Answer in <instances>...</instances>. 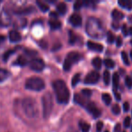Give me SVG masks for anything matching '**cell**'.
I'll list each match as a JSON object with an SVG mask.
<instances>
[{
	"label": "cell",
	"mask_w": 132,
	"mask_h": 132,
	"mask_svg": "<svg viewBox=\"0 0 132 132\" xmlns=\"http://www.w3.org/2000/svg\"><path fill=\"white\" fill-rule=\"evenodd\" d=\"M52 87L56 94L57 101L59 104H67L69 101L70 92L64 81L56 80L52 82Z\"/></svg>",
	"instance_id": "6da1fadb"
},
{
	"label": "cell",
	"mask_w": 132,
	"mask_h": 132,
	"mask_svg": "<svg viewBox=\"0 0 132 132\" xmlns=\"http://www.w3.org/2000/svg\"><path fill=\"white\" fill-rule=\"evenodd\" d=\"M86 32L90 36L94 38H103L104 31L102 26L101 22L94 17H91L87 20L86 23Z\"/></svg>",
	"instance_id": "7a4b0ae2"
},
{
	"label": "cell",
	"mask_w": 132,
	"mask_h": 132,
	"mask_svg": "<svg viewBox=\"0 0 132 132\" xmlns=\"http://www.w3.org/2000/svg\"><path fill=\"white\" fill-rule=\"evenodd\" d=\"M22 108L28 118L34 119L38 116V105L32 98H24L22 101Z\"/></svg>",
	"instance_id": "3957f363"
},
{
	"label": "cell",
	"mask_w": 132,
	"mask_h": 132,
	"mask_svg": "<svg viewBox=\"0 0 132 132\" xmlns=\"http://www.w3.org/2000/svg\"><path fill=\"white\" fill-rule=\"evenodd\" d=\"M25 89L33 92H40L45 88V82L40 77L31 76L25 81Z\"/></svg>",
	"instance_id": "277c9868"
},
{
	"label": "cell",
	"mask_w": 132,
	"mask_h": 132,
	"mask_svg": "<svg viewBox=\"0 0 132 132\" xmlns=\"http://www.w3.org/2000/svg\"><path fill=\"white\" fill-rule=\"evenodd\" d=\"M42 113L45 119H48L50 115L51 114L53 108V99L52 95L50 92H46L42 98Z\"/></svg>",
	"instance_id": "5b68a950"
},
{
	"label": "cell",
	"mask_w": 132,
	"mask_h": 132,
	"mask_svg": "<svg viewBox=\"0 0 132 132\" xmlns=\"http://www.w3.org/2000/svg\"><path fill=\"white\" fill-rule=\"evenodd\" d=\"M82 59V55L80 53H77V52H70L69 53H68L66 59L64 61V64H63V69L66 72L71 69L72 65L76 62H78L80 60Z\"/></svg>",
	"instance_id": "8992f818"
},
{
	"label": "cell",
	"mask_w": 132,
	"mask_h": 132,
	"mask_svg": "<svg viewBox=\"0 0 132 132\" xmlns=\"http://www.w3.org/2000/svg\"><path fill=\"white\" fill-rule=\"evenodd\" d=\"M44 67H45V62L40 58H32L30 62V68L34 72H42Z\"/></svg>",
	"instance_id": "52a82bcc"
},
{
	"label": "cell",
	"mask_w": 132,
	"mask_h": 132,
	"mask_svg": "<svg viewBox=\"0 0 132 132\" xmlns=\"http://www.w3.org/2000/svg\"><path fill=\"white\" fill-rule=\"evenodd\" d=\"M100 79V74L96 71H92L86 75L85 79V83L86 84H94V83L98 82Z\"/></svg>",
	"instance_id": "ba28073f"
},
{
	"label": "cell",
	"mask_w": 132,
	"mask_h": 132,
	"mask_svg": "<svg viewBox=\"0 0 132 132\" xmlns=\"http://www.w3.org/2000/svg\"><path fill=\"white\" fill-rule=\"evenodd\" d=\"M85 109H87V111L89 113H91L94 116V118L96 119L101 116V110L96 107L95 103H94V102H91V101L87 102V104L85 105Z\"/></svg>",
	"instance_id": "9c48e42d"
},
{
	"label": "cell",
	"mask_w": 132,
	"mask_h": 132,
	"mask_svg": "<svg viewBox=\"0 0 132 132\" xmlns=\"http://www.w3.org/2000/svg\"><path fill=\"white\" fill-rule=\"evenodd\" d=\"M69 23L71 24L73 26L78 27L82 25V17L77 14H73L69 17Z\"/></svg>",
	"instance_id": "30bf717a"
},
{
	"label": "cell",
	"mask_w": 132,
	"mask_h": 132,
	"mask_svg": "<svg viewBox=\"0 0 132 132\" xmlns=\"http://www.w3.org/2000/svg\"><path fill=\"white\" fill-rule=\"evenodd\" d=\"M9 40L13 43H18L22 40V35L18 31L11 30L9 32Z\"/></svg>",
	"instance_id": "8fae6325"
},
{
	"label": "cell",
	"mask_w": 132,
	"mask_h": 132,
	"mask_svg": "<svg viewBox=\"0 0 132 132\" xmlns=\"http://www.w3.org/2000/svg\"><path fill=\"white\" fill-rule=\"evenodd\" d=\"M87 47H88L90 50H93V51H95V52H99V53H101V52L103 51V46L102 45V44L92 42V41H88V42H87Z\"/></svg>",
	"instance_id": "7c38bea8"
},
{
	"label": "cell",
	"mask_w": 132,
	"mask_h": 132,
	"mask_svg": "<svg viewBox=\"0 0 132 132\" xmlns=\"http://www.w3.org/2000/svg\"><path fill=\"white\" fill-rule=\"evenodd\" d=\"M74 101L80 106H83V107L84 106L85 107V105L87 104L86 99H85L84 96H82L81 94H78V93L75 94V96H74Z\"/></svg>",
	"instance_id": "4fadbf2b"
},
{
	"label": "cell",
	"mask_w": 132,
	"mask_h": 132,
	"mask_svg": "<svg viewBox=\"0 0 132 132\" xmlns=\"http://www.w3.org/2000/svg\"><path fill=\"white\" fill-rule=\"evenodd\" d=\"M111 16L112 18L115 20V21H119V20H121L124 18V14L120 11L117 10V9H114V10L111 12Z\"/></svg>",
	"instance_id": "5bb4252c"
},
{
	"label": "cell",
	"mask_w": 132,
	"mask_h": 132,
	"mask_svg": "<svg viewBox=\"0 0 132 132\" xmlns=\"http://www.w3.org/2000/svg\"><path fill=\"white\" fill-rule=\"evenodd\" d=\"M49 25L52 30H57L61 27V22L57 19H51L49 21Z\"/></svg>",
	"instance_id": "9a60e30c"
},
{
	"label": "cell",
	"mask_w": 132,
	"mask_h": 132,
	"mask_svg": "<svg viewBox=\"0 0 132 132\" xmlns=\"http://www.w3.org/2000/svg\"><path fill=\"white\" fill-rule=\"evenodd\" d=\"M10 76V72L5 69H0V82L4 81Z\"/></svg>",
	"instance_id": "2e32d148"
},
{
	"label": "cell",
	"mask_w": 132,
	"mask_h": 132,
	"mask_svg": "<svg viewBox=\"0 0 132 132\" xmlns=\"http://www.w3.org/2000/svg\"><path fill=\"white\" fill-rule=\"evenodd\" d=\"M28 64L26 58H24L23 56H19L16 59L15 62H14V65H19V66H25Z\"/></svg>",
	"instance_id": "e0dca14e"
},
{
	"label": "cell",
	"mask_w": 132,
	"mask_h": 132,
	"mask_svg": "<svg viewBox=\"0 0 132 132\" xmlns=\"http://www.w3.org/2000/svg\"><path fill=\"white\" fill-rule=\"evenodd\" d=\"M34 11V8L32 6H29V7H24L23 9H19V10L15 11V13L17 15H27L31 12H33Z\"/></svg>",
	"instance_id": "ac0fdd59"
},
{
	"label": "cell",
	"mask_w": 132,
	"mask_h": 132,
	"mask_svg": "<svg viewBox=\"0 0 132 132\" xmlns=\"http://www.w3.org/2000/svg\"><path fill=\"white\" fill-rule=\"evenodd\" d=\"M57 10L60 15H64V14H66L67 10H68V7H67L66 4L61 2V3H59V5H57Z\"/></svg>",
	"instance_id": "d6986e66"
},
{
	"label": "cell",
	"mask_w": 132,
	"mask_h": 132,
	"mask_svg": "<svg viewBox=\"0 0 132 132\" xmlns=\"http://www.w3.org/2000/svg\"><path fill=\"white\" fill-rule=\"evenodd\" d=\"M79 127L82 132H89V130H90V125L85 121H83V120L79 121Z\"/></svg>",
	"instance_id": "ffe728a7"
},
{
	"label": "cell",
	"mask_w": 132,
	"mask_h": 132,
	"mask_svg": "<svg viewBox=\"0 0 132 132\" xmlns=\"http://www.w3.org/2000/svg\"><path fill=\"white\" fill-rule=\"evenodd\" d=\"M17 49L18 48H13V49H10V50H8V51H6L3 55V60L5 61V62H6V61L9 59V57H10L13 53H14L16 51H17Z\"/></svg>",
	"instance_id": "44dd1931"
},
{
	"label": "cell",
	"mask_w": 132,
	"mask_h": 132,
	"mask_svg": "<svg viewBox=\"0 0 132 132\" xmlns=\"http://www.w3.org/2000/svg\"><path fill=\"white\" fill-rule=\"evenodd\" d=\"M92 64H93V65H94V68H96V69L99 70V69H101L103 62H102V60H101L100 57H94V60L92 61Z\"/></svg>",
	"instance_id": "7402d4cb"
},
{
	"label": "cell",
	"mask_w": 132,
	"mask_h": 132,
	"mask_svg": "<svg viewBox=\"0 0 132 132\" xmlns=\"http://www.w3.org/2000/svg\"><path fill=\"white\" fill-rule=\"evenodd\" d=\"M119 81H120V76L117 72H114L112 75V84H113V87L114 89L116 90L119 86Z\"/></svg>",
	"instance_id": "603a6c76"
},
{
	"label": "cell",
	"mask_w": 132,
	"mask_h": 132,
	"mask_svg": "<svg viewBox=\"0 0 132 132\" xmlns=\"http://www.w3.org/2000/svg\"><path fill=\"white\" fill-rule=\"evenodd\" d=\"M37 5L39 6V8L40 9V10L42 11V12H47L48 10H49V5H46V4H44V2H40V1H37L36 2Z\"/></svg>",
	"instance_id": "cb8c5ba5"
},
{
	"label": "cell",
	"mask_w": 132,
	"mask_h": 132,
	"mask_svg": "<svg viewBox=\"0 0 132 132\" xmlns=\"http://www.w3.org/2000/svg\"><path fill=\"white\" fill-rule=\"evenodd\" d=\"M103 81H104L105 85L110 84V81H111V74H110L109 71H104V72H103Z\"/></svg>",
	"instance_id": "d4e9b609"
},
{
	"label": "cell",
	"mask_w": 132,
	"mask_h": 132,
	"mask_svg": "<svg viewBox=\"0 0 132 132\" xmlns=\"http://www.w3.org/2000/svg\"><path fill=\"white\" fill-rule=\"evenodd\" d=\"M103 64H104V65L109 69H112V68H114V66H115V62H113L111 59H109V58L104 59Z\"/></svg>",
	"instance_id": "484cf974"
},
{
	"label": "cell",
	"mask_w": 132,
	"mask_h": 132,
	"mask_svg": "<svg viewBox=\"0 0 132 132\" xmlns=\"http://www.w3.org/2000/svg\"><path fill=\"white\" fill-rule=\"evenodd\" d=\"M102 99H103V101L104 102L106 105H110V104H111V95H110V94L103 93V95H102Z\"/></svg>",
	"instance_id": "4316f807"
},
{
	"label": "cell",
	"mask_w": 132,
	"mask_h": 132,
	"mask_svg": "<svg viewBox=\"0 0 132 132\" xmlns=\"http://www.w3.org/2000/svg\"><path fill=\"white\" fill-rule=\"evenodd\" d=\"M68 33H69V44H74L76 42H77V34H76L73 31H69Z\"/></svg>",
	"instance_id": "83f0119b"
},
{
	"label": "cell",
	"mask_w": 132,
	"mask_h": 132,
	"mask_svg": "<svg viewBox=\"0 0 132 132\" xmlns=\"http://www.w3.org/2000/svg\"><path fill=\"white\" fill-rule=\"evenodd\" d=\"M80 77H81V74L80 73H77V74H75L74 75V77L72 78V86L73 87H75V86H77V84L79 82V81H80Z\"/></svg>",
	"instance_id": "f1b7e54d"
},
{
	"label": "cell",
	"mask_w": 132,
	"mask_h": 132,
	"mask_svg": "<svg viewBox=\"0 0 132 132\" xmlns=\"http://www.w3.org/2000/svg\"><path fill=\"white\" fill-rule=\"evenodd\" d=\"M115 41V34L112 32L109 31L107 32V42L109 44H112L113 42Z\"/></svg>",
	"instance_id": "f546056e"
},
{
	"label": "cell",
	"mask_w": 132,
	"mask_h": 132,
	"mask_svg": "<svg viewBox=\"0 0 132 132\" xmlns=\"http://www.w3.org/2000/svg\"><path fill=\"white\" fill-rule=\"evenodd\" d=\"M81 93H82V96H84V97L90 98L91 96H92V91L88 90V89H84V90H82Z\"/></svg>",
	"instance_id": "4dcf8cb0"
},
{
	"label": "cell",
	"mask_w": 132,
	"mask_h": 132,
	"mask_svg": "<svg viewBox=\"0 0 132 132\" xmlns=\"http://www.w3.org/2000/svg\"><path fill=\"white\" fill-rule=\"evenodd\" d=\"M111 111H112L113 114L115 115H119L120 113V108L118 104H114L112 106V109H111Z\"/></svg>",
	"instance_id": "1f68e13d"
},
{
	"label": "cell",
	"mask_w": 132,
	"mask_h": 132,
	"mask_svg": "<svg viewBox=\"0 0 132 132\" xmlns=\"http://www.w3.org/2000/svg\"><path fill=\"white\" fill-rule=\"evenodd\" d=\"M121 57H122V60H123L124 64H125L126 65H129V57H128V54L126 53V52H122V53H121Z\"/></svg>",
	"instance_id": "d6a6232c"
},
{
	"label": "cell",
	"mask_w": 132,
	"mask_h": 132,
	"mask_svg": "<svg viewBox=\"0 0 132 132\" xmlns=\"http://www.w3.org/2000/svg\"><path fill=\"white\" fill-rule=\"evenodd\" d=\"M125 84L128 88H132V78L129 77V76H127L125 78Z\"/></svg>",
	"instance_id": "836d02e7"
},
{
	"label": "cell",
	"mask_w": 132,
	"mask_h": 132,
	"mask_svg": "<svg viewBox=\"0 0 132 132\" xmlns=\"http://www.w3.org/2000/svg\"><path fill=\"white\" fill-rule=\"evenodd\" d=\"M82 6H83V2L82 1H77L74 4V9L75 10H79Z\"/></svg>",
	"instance_id": "e575fe53"
},
{
	"label": "cell",
	"mask_w": 132,
	"mask_h": 132,
	"mask_svg": "<svg viewBox=\"0 0 132 132\" xmlns=\"http://www.w3.org/2000/svg\"><path fill=\"white\" fill-rule=\"evenodd\" d=\"M103 128V123L102 121H98L96 124V132H102Z\"/></svg>",
	"instance_id": "d590c367"
},
{
	"label": "cell",
	"mask_w": 132,
	"mask_h": 132,
	"mask_svg": "<svg viewBox=\"0 0 132 132\" xmlns=\"http://www.w3.org/2000/svg\"><path fill=\"white\" fill-rule=\"evenodd\" d=\"M123 123H124V127H125V128H129V126H130V123H131V119L129 118V117H127V118H125Z\"/></svg>",
	"instance_id": "8d00e7d4"
},
{
	"label": "cell",
	"mask_w": 132,
	"mask_h": 132,
	"mask_svg": "<svg viewBox=\"0 0 132 132\" xmlns=\"http://www.w3.org/2000/svg\"><path fill=\"white\" fill-rule=\"evenodd\" d=\"M25 53L30 56H34V55L37 54V52L34 51V50H30V49H25Z\"/></svg>",
	"instance_id": "74e56055"
},
{
	"label": "cell",
	"mask_w": 132,
	"mask_h": 132,
	"mask_svg": "<svg viewBox=\"0 0 132 132\" xmlns=\"http://www.w3.org/2000/svg\"><path fill=\"white\" fill-rule=\"evenodd\" d=\"M121 31H122V33H123V34L125 35V36L129 35V29H128V27H127V25H122Z\"/></svg>",
	"instance_id": "f35d334b"
},
{
	"label": "cell",
	"mask_w": 132,
	"mask_h": 132,
	"mask_svg": "<svg viewBox=\"0 0 132 132\" xmlns=\"http://www.w3.org/2000/svg\"><path fill=\"white\" fill-rule=\"evenodd\" d=\"M111 27H112L114 30H118V29L120 28V24H119V22H117V21L112 22V24H111Z\"/></svg>",
	"instance_id": "ab89813d"
},
{
	"label": "cell",
	"mask_w": 132,
	"mask_h": 132,
	"mask_svg": "<svg viewBox=\"0 0 132 132\" xmlns=\"http://www.w3.org/2000/svg\"><path fill=\"white\" fill-rule=\"evenodd\" d=\"M116 45L117 47H120V46L122 45V38L121 36H118L116 39Z\"/></svg>",
	"instance_id": "60d3db41"
},
{
	"label": "cell",
	"mask_w": 132,
	"mask_h": 132,
	"mask_svg": "<svg viewBox=\"0 0 132 132\" xmlns=\"http://www.w3.org/2000/svg\"><path fill=\"white\" fill-rule=\"evenodd\" d=\"M127 3H128V1H126V0H120V1L118 2L119 5H120V6L123 7V8H126V6H127Z\"/></svg>",
	"instance_id": "b9f144b4"
},
{
	"label": "cell",
	"mask_w": 132,
	"mask_h": 132,
	"mask_svg": "<svg viewBox=\"0 0 132 132\" xmlns=\"http://www.w3.org/2000/svg\"><path fill=\"white\" fill-rule=\"evenodd\" d=\"M123 110L125 111V112H127V111L129 110V102H124V104H123Z\"/></svg>",
	"instance_id": "7bdbcfd3"
},
{
	"label": "cell",
	"mask_w": 132,
	"mask_h": 132,
	"mask_svg": "<svg viewBox=\"0 0 132 132\" xmlns=\"http://www.w3.org/2000/svg\"><path fill=\"white\" fill-rule=\"evenodd\" d=\"M120 129H121V126H120V123H117L116 126L114 128V132H120Z\"/></svg>",
	"instance_id": "ee69618b"
},
{
	"label": "cell",
	"mask_w": 132,
	"mask_h": 132,
	"mask_svg": "<svg viewBox=\"0 0 132 132\" xmlns=\"http://www.w3.org/2000/svg\"><path fill=\"white\" fill-rule=\"evenodd\" d=\"M114 95H115V98H116V100H118V101H120V100H121V96H120V94H119L116 91H114Z\"/></svg>",
	"instance_id": "f6af8a7d"
},
{
	"label": "cell",
	"mask_w": 132,
	"mask_h": 132,
	"mask_svg": "<svg viewBox=\"0 0 132 132\" xmlns=\"http://www.w3.org/2000/svg\"><path fill=\"white\" fill-rule=\"evenodd\" d=\"M51 19H57V14L56 12H51Z\"/></svg>",
	"instance_id": "bcb514c9"
},
{
	"label": "cell",
	"mask_w": 132,
	"mask_h": 132,
	"mask_svg": "<svg viewBox=\"0 0 132 132\" xmlns=\"http://www.w3.org/2000/svg\"><path fill=\"white\" fill-rule=\"evenodd\" d=\"M126 8H127L128 10H131V9H132V2L131 1H128Z\"/></svg>",
	"instance_id": "7dc6e473"
},
{
	"label": "cell",
	"mask_w": 132,
	"mask_h": 132,
	"mask_svg": "<svg viewBox=\"0 0 132 132\" xmlns=\"http://www.w3.org/2000/svg\"><path fill=\"white\" fill-rule=\"evenodd\" d=\"M5 36H4V35H0V44H2L3 42H5Z\"/></svg>",
	"instance_id": "c3c4849f"
},
{
	"label": "cell",
	"mask_w": 132,
	"mask_h": 132,
	"mask_svg": "<svg viewBox=\"0 0 132 132\" xmlns=\"http://www.w3.org/2000/svg\"><path fill=\"white\" fill-rule=\"evenodd\" d=\"M61 47V45H60V44H57V46H54V47H53V51H57V49H59V48H60Z\"/></svg>",
	"instance_id": "681fc988"
},
{
	"label": "cell",
	"mask_w": 132,
	"mask_h": 132,
	"mask_svg": "<svg viewBox=\"0 0 132 132\" xmlns=\"http://www.w3.org/2000/svg\"><path fill=\"white\" fill-rule=\"evenodd\" d=\"M129 34H131L132 35V27H130V28L129 29Z\"/></svg>",
	"instance_id": "f907efd6"
},
{
	"label": "cell",
	"mask_w": 132,
	"mask_h": 132,
	"mask_svg": "<svg viewBox=\"0 0 132 132\" xmlns=\"http://www.w3.org/2000/svg\"><path fill=\"white\" fill-rule=\"evenodd\" d=\"M130 56H131V59H132V50H131V52H130Z\"/></svg>",
	"instance_id": "816d5d0a"
},
{
	"label": "cell",
	"mask_w": 132,
	"mask_h": 132,
	"mask_svg": "<svg viewBox=\"0 0 132 132\" xmlns=\"http://www.w3.org/2000/svg\"><path fill=\"white\" fill-rule=\"evenodd\" d=\"M130 43H131V44H132V40H131V41H130Z\"/></svg>",
	"instance_id": "f5cc1de1"
},
{
	"label": "cell",
	"mask_w": 132,
	"mask_h": 132,
	"mask_svg": "<svg viewBox=\"0 0 132 132\" xmlns=\"http://www.w3.org/2000/svg\"><path fill=\"white\" fill-rule=\"evenodd\" d=\"M122 132H126V131H122Z\"/></svg>",
	"instance_id": "db71d44e"
},
{
	"label": "cell",
	"mask_w": 132,
	"mask_h": 132,
	"mask_svg": "<svg viewBox=\"0 0 132 132\" xmlns=\"http://www.w3.org/2000/svg\"><path fill=\"white\" fill-rule=\"evenodd\" d=\"M105 132H109V131H105Z\"/></svg>",
	"instance_id": "11a10c76"
},
{
	"label": "cell",
	"mask_w": 132,
	"mask_h": 132,
	"mask_svg": "<svg viewBox=\"0 0 132 132\" xmlns=\"http://www.w3.org/2000/svg\"><path fill=\"white\" fill-rule=\"evenodd\" d=\"M131 131H132V129H131Z\"/></svg>",
	"instance_id": "9f6ffc18"
}]
</instances>
